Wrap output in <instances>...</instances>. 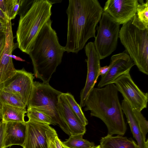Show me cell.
<instances>
[{
	"label": "cell",
	"instance_id": "cell-1",
	"mask_svg": "<svg viewBox=\"0 0 148 148\" xmlns=\"http://www.w3.org/2000/svg\"><path fill=\"white\" fill-rule=\"evenodd\" d=\"M103 12L97 0H69L65 51L77 53L90 38L95 37V28Z\"/></svg>",
	"mask_w": 148,
	"mask_h": 148
},
{
	"label": "cell",
	"instance_id": "cell-2",
	"mask_svg": "<svg viewBox=\"0 0 148 148\" xmlns=\"http://www.w3.org/2000/svg\"><path fill=\"white\" fill-rule=\"evenodd\" d=\"M117 88L113 83L101 88H93L86 100L84 111L91 116L101 119L106 125L108 134L123 136L127 127Z\"/></svg>",
	"mask_w": 148,
	"mask_h": 148
},
{
	"label": "cell",
	"instance_id": "cell-3",
	"mask_svg": "<svg viewBox=\"0 0 148 148\" xmlns=\"http://www.w3.org/2000/svg\"><path fill=\"white\" fill-rule=\"evenodd\" d=\"M52 23L50 19L43 25L28 54L32 61L34 76L47 83L61 63L65 51L51 27Z\"/></svg>",
	"mask_w": 148,
	"mask_h": 148
},
{
	"label": "cell",
	"instance_id": "cell-4",
	"mask_svg": "<svg viewBox=\"0 0 148 148\" xmlns=\"http://www.w3.org/2000/svg\"><path fill=\"white\" fill-rule=\"evenodd\" d=\"M16 34L18 48L29 54L39 32L50 19L52 4L48 0H20Z\"/></svg>",
	"mask_w": 148,
	"mask_h": 148
},
{
	"label": "cell",
	"instance_id": "cell-5",
	"mask_svg": "<svg viewBox=\"0 0 148 148\" xmlns=\"http://www.w3.org/2000/svg\"><path fill=\"white\" fill-rule=\"evenodd\" d=\"M62 93L53 88L49 83L34 82L27 108H32L47 115L65 133L70 136L69 129L58 108L59 97Z\"/></svg>",
	"mask_w": 148,
	"mask_h": 148
},
{
	"label": "cell",
	"instance_id": "cell-6",
	"mask_svg": "<svg viewBox=\"0 0 148 148\" xmlns=\"http://www.w3.org/2000/svg\"><path fill=\"white\" fill-rule=\"evenodd\" d=\"M132 19L123 25L119 38L139 70L148 74V29L142 30L132 23Z\"/></svg>",
	"mask_w": 148,
	"mask_h": 148
},
{
	"label": "cell",
	"instance_id": "cell-7",
	"mask_svg": "<svg viewBox=\"0 0 148 148\" xmlns=\"http://www.w3.org/2000/svg\"><path fill=\"white\" fill-rule=\"evenodd\" d=\"M99 23L97 27V34L94 44L101 60L109 56L116 49L120 25L103 11Z\"/></svg>",
	"mask_w": 148,
	"mask_h": 148
},
{
	"label": "cell",
	"instance_id": "cell-8",
	"mask_svg": "<svg viewBox=\"0 0 148 148\" xmlns=\"http://www.w3.org/2000/svg\"><path fill=\"white\" fill-rule=\"evenodd\" d=\"M112 83L132 109L141 111L147 108L148 93L142 91L135 83L130 76V71L119 76Z\"/></svg>",
	"mask_w": 148,
	"mask_h": 148
},
{
	"label": "cell",
	"instance_id": "cell-9",
	"mask_svg": "<svg viewBox=\"0 0 148 148\" xmlns=\"http://www.w3.org/2000/svg\"><path fill=\"white\" fill-rule=\"evenodd\" d=\"M84 49L87 57L86 61L87 71L85 85L80 94L79 105L81 108L85 106L88 95L97 82L101 67L100 59L95 48L94 42H88L85 46Z\"/></svg>",
	"mask_w": 148,
	"mask_h": 148
},
{
	"label": "cell",
	"instance_id": "cell-10",
	"mask_svg": "<svg viewBox=\"0 0 148 148\" xmlns=\"http://www.w3.org/2000/svg\"><path fill=\"white\" fill-rule=\"evenodd\" d=\"M33 75L24 68L16 70L15 73L3 83V89L16 95L27 106L34 82Z\"/></svg>",
	"mask_w": 148,
	"mask_h": 148
},
{
	"label": "cell",
	"instance_id": "cell-11",
	"mask_svg": "<svg viewBox=\"0 0 148 148\" xmlns=\"http://www.w3.org/2000/svg\"><path fill=\"white\" fill-rule=\"evenodd\" d=\"M138 4L137 0H108L105 3L103 11L119 25H123L133 18Z\"/></svg>",
	"mask_w": 148,
	"mask_h": 148
},
{
	"label": "cell",
	"instance_id": "cell-12",
	"mask_svg": "<svg viewBox=\"0 0 148 148\" xmlns=\"http://www.w3.org/2000/svg\"><path fill=\"white\" fill-rule=\"evenodd\" d=\"M27 127L23 148H48L47 138L54 129L48 124L29 120L25 122Z\"/></svg>",
	"mask_w": 148,
	"mask_h": 148
},
{
	"label": "cell",
	"instance_id": "cell-13",
	"mask_svg": "<svg viewBox=\"0 0 148 148\" xmlns=\"http://www.w3.org/2000/svg\"><path fill=\"white\" fill-rule=\"evenodd\" d=\"M135 65L128 54L125 51L112 56L107 73L101 77L97 88H101L112 83L118 77L128 71Z\"/></svg>",
	"mask_w": 148,
	"mask_h": 148
},
{
	"label": "cell",
	"instance_id": "cell-14",
	"mask_svg": "<svg viewBox=\"0 0 148 148\" xmlns=\"http://www.w3.org/2000/svg\"><path fill=\"white\" fill-rule=\"evenodd\" d=\"M58 105L59 111L69 129L71 135H84L86 131V126L82 124L72 110L64 93H62L59 96Z\"/></svg>",
	"mask_w": 148,
	"mask_h": 148
},
{
	"label": "cell",
	"instance_id": "cell-15",
	"mask_svg": "<svg viewBox=\"0 0 148 148\" xmlns=\"http://www.w3.org/2000/svg\"><path fill=\"white\" fill-rule=\"evenodd\" d=\"M26 130L25 122L6 123L4 148L10 147L13 145L22 147L25 139Z\"/></svg>",
	"mask_w": 148,
	"mask_h": 148
},
{
	"label": "cell",
	"instance_id": "cell-16",
	"mask_svg": "<svg viewBox=\"0 0 148 148\" xmlns=\"http://www.w3.org/2000/svg\"><path fill=\"white\" fill-rule=\"evenodd\" d=\"M121 107L130 126L134 137L136 140L139 148H148V140L145 139L141 131L136 119L133 109L128 103L123 99L121 102Z\"/></svg>",
	"mask_w": 148,
	"mask_h": 148
},
{
	"label": "cell",
	"instance_id": "cell-17",
	"mask_svg": "<svg viewBox=\"0 0 148 148\" xmlns=\"http://www.w3.org/2000/svg\"><path fill=\"white\" fill-rule=\"evenodd\" d=\"M100 143L101 148H139L133 140L120 135L113 136L108 134L101 138Z\"/></svg>",
	"mask_w": 148,
	"mask_h": 148
},
{
	"label": "cell",
	"instance_id": "cell-18",
	"mask_svg": "<svg viewBox=\"0 0 148 148\" xmlns=\"http://www.w3.org/2000/svg\"><path fill=\"white\" fill-rule=\"evenodd\" d=\"M1 105L0 114L1 121L9 122L25 123L26 108L11 106L5 104Z\"/></svg>",
	"mask_w": 148,
	"mask_h": 148
},
{
	"label": "cell",
	"instance_id": "cell-19",
	"mask_svg": "<svg viewBox=\"0 0 148 148\" xmlns=\"http://www.w3.org/2000/svg\"><path fill=\"white\" fill-rule=\"evenodd\" d=\"M138 5L136 12L132 19V24L140 29H148V0H143Z\"/></svg>",
	"mask_w": 148,
	"mask_h": 148
},
{
	"label": "cell",
	"instance_id": "cell-20",
	"mask_svg": "<svg viewBox=\"0 0 148 148\" xmlns=\"http://www.w3.org/2000/svg\"><path fill=\"white\" fill-rule=\"evenodd\" d=\"M84 135H71L69 138L62 142V145L68 148H92L95 146L93 142L83 139Z\"/></svg>",
	"mask_w": 148,
	"mask_h": 148
},
{
	"label": "cell",
	"instance_id": "cell-21",
	"mask_svg": "<svg viewBox=\"0 0 148 148\" xmlns=\"http://www.w3.org/2000/svg\"><path fill=\"white\" fill-rule=\"evenodd\" d=\"M0 104L24 108L27 106L16 95L3 89L0 91Z\"/></svg>",
	"mask_w": 148,
	"mask_h": 148
},
{
	"label": "cell",
	"instance_id": "cell-22",
	"mask_svg": "<svg viewBox=\"0 0 148 148\" xmlns=\"http://www.w3.org/2000/svg\"><path fill=\"white\" fill-rule=\"evenodd\" d=\"M66 100L72 110L82 124L86 126L88 121L83 112L81 107L76 101L73 96L69 92L64 93Z\"/></svg>",
	"mask_w": 148,
	"mask_h": 148
},
{
	"label": "cell",
	"instance_id": "cell-23",
	"mask_svg": "<svg viewBox=\"0 0 148 148\" xmlns=\"http://www.w3.org/2000/svg\"><path fill=\"white\" fill-rule=\"evenodd\" d=\"M26 113L29 120L46 123L49 125H56L50 117L39 111L32 108H27Z\"/></svg>",
	"mask_w": 148,
	"mask_h": 148
},
{
	"label": "cell",
	"instance_id": "cell-24",
	"mask_svg": "<svg viewBox=\"0 0 148 148\" xmlns=\"http://www.w3.org/2000/svg\"><path fill=\"white\" fill-rule=\"evenodd\" d=\"M132 109L141 131L144 138L146 139V136L148 132V122L143 116L141 111L136 109Z\"/></svg>",
	"mask_w": 148,
	"mask_h": 148
},
{
	"label": "cell",
	"instance_id": "cell-25",
	"mask_svg": "<svg viewBox=\"0 0 148 148\" xmlns=\"http://www.w3.org/2000/svg\"><path fill=\"white\" fill-rule=\"evenodd\" d=\"M15 1L16 0H0V8L9 20H11Z\"/></svg>",
	"mask_w": 148,
	"mask_h": 148
},
{
	"label": "cell",
	"instance_id": "cell-26",
	"mask_svg": "<svg viewBox=\"0 0 148 148\" xmlns=\"http://www.w3.org/2000/svg\"><path fill=\"white\" fill-rule=\"evenodd\" d=\"M47 143L48 148H63L62 142L59 138L54 129L48 135Z\"/></svg>",
	"mask_w": 148,
	"mask_h": 148
},
{
	"label": "cell",
	"instance_id": "cell-27",
	"mask_svg": "<svg viewBox=\"0 0 148 148\" xmlns=\"http://www.w3.org/2000/svg\"><path fill=\"white\" fill-rule=\"evenodd\" d=\"M6 123L0 121V148H4L5 134Z\"/></svg>",
	"mask_w": 148,
	"mask_h": 148
},
{
	"label": "cell",
	"instance_id": "cell-28",
	"mask_svg": "<svg viewBox=\"0 0 148 148\" xmlns=\"http://www.w3.org/2000/svg\"><path fill=\"white\" fill-rule=\"evenodd\" d=\"M6 40V32L0 31V60L5 47Z\"/></svg>",
	"mask_w": 148,
	"mask_h": 148
},
{
	"label": "cell",
	"instance_id": "cell-29",
	"mask_svg": "<svg viewBox=\"0 0 148 148\" xmlns=\"http://www.w3.org/2000/svg\"><path fill=\"white\" fill-rule=\"evenodd\" d=\"M109 69L110 66L109 65L103 67H101L99 71V76H101V77L104 76L107 73Z\"/></svg>",
	"mask_w": 148,
	"mask_h": 148
},
{
	"label": "cell",
	"instance_id": "cell-30",
	"mask_svg": "<svg viewBox=\"0 0 148 148\" xmlns=\"http://www.w3.org/2000/svg\"><path fill=\"white\" fill-rule=\"evenodd\" d=\"M9 21L0 8V22L7 25Z\"/></svg>",
	"mask_w": 148,
	"mask_h": 148
},
{
	"label": "cell",
	"instance_id": "cell-31",
	"mask_svg": "<svg viewBox=\"0 0 148 148\" xmlns=\"http://www.w3.org/2000/svg\"><path fill=\"white\" fill-rule=\"evenodd\" d=\"M7 25L0 22V31L6 32Z\"/></svg>",
	"mask_w": 148,
	"mask_h": 148
},
{
	"label": "cell",
	"instance_id": "cell-32",
	"mask_svg": "<svg viewBox=\"0 0 148 148\" xmlns=\"http://www.w3.org/2000/svg\"><path fill=\"white\" fill-rule=\"evenodd\" d=\"M12 58H14L16 60L20 61H25V60L15 55H12Z\"/></svg>",
	"mask_w": 148,
	"mask_h": 148
},
{
	"label": "cell",
	"instance_id": "cell-33",
	"mask_svg": "<svg viewBox=\"0 0 148 148\" xmlns=\"http://www.w3.org/2000/svg\"><path fill=\"white\" fill-rule=\"evenodd\" d=\"M3 84L2 83H0V91L3 88Z\"/></svg>",
	"mask_w": 148,
	"mask_h": 148
},
{
	"label": "cell",
	"instance_id": "cell-34",
	"mask_svg": "<svg viewBox=\"0 0 148 148\" xmlns=\"http://www.w3.org/2000/svg\"><path fill=\"white\" fill-rule=\"evenodd\" d=\"M92 148H101L100 145L95 146Z\"/></svg>",
	"mask_w": 148,
	"mask_h": 148
},
{
	"label": "cell",
	"instance_id": "cell-35",
	"mask_svg": "<svg viewBox=\"0 0 148 148\" xmlns=\"http://www.w3.org/2000/svg\"><path fill=\"white\" fill-rule=\"evenodd\" d=\"M1 105L0 104V119H1V114H0V110H1Z\"/></svg>",
	"mask_w": 148,
	"mask_h": 148
},
{
	"label": "cell",
	"instance_id": "cell-36",
	"mask_svg": "<svg viewBox=\"0 0 148 148\" xmlns=\"http://www.w3.org/2000/svg\"><path fill=\"white\" fill-rule=\"evenodd\" d=\"M62 148H67V147H64L62 145Z\"/></svg>",
	"mask_w": 148,
	"mask_h": 148
}]
</instances>
